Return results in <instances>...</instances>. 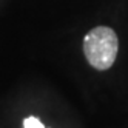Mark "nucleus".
I'll return each instance as SVG.
<instances>
[{
	"instance_id": "nucleus-1",
	"label": "nucleus",
	"mask_w": 128,
	"mask_h": 128,
	"mask_svg": "<svg viewBox=\"0 0 128 128\" xmlns=\"http://www.w3.org/2000/svg\"><path fill=\"white\" fill-rule=\"evenodd\" d=\"M119 52V39L113 28L105 25L90 30L84 37V56L97 71L110 70Z\"/></svg>"
},
{
	"instance_id": "nucleus-2",
	"label": "nucleus",
	"mask_w": 128,
	"mask_h": 128,
	"mask_svg": "<svg viewBox=\"0 0 128 128\" xmlns=\"http://www.w3.org/2000/svg\"><path fill=\"white\" fill-rule=\"evenodd\" d=\"M23 128H46L37 117L30 116V117H25L23 119Z\"/></svg>"
}]
</instances>
